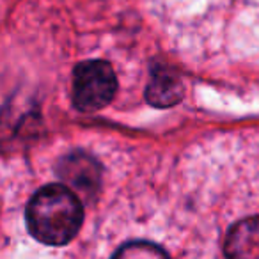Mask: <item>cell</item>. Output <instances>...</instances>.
Returning a JSON list of instances; mask_svg holds the SVG:
<instances>
[{"label": "cell", "mask_w": 259, "mask_h": 259, "mask_svg": "<svg viewBox=\"0 0 259 259\" xmlns=\"http://www.w3.org/2000/svg\"><path fill=\"white\" fill-rule=\"evenodd\" d=\"M158 255H167V252L148 241L126 243L115 252V257H158Z\"/></svg>", "instance_id": "8992f818"}, {"label": "cell", "mask_w": 259, "mask_h": 259, "mask_svg": "<svg viewBox=\"0 0 259 259\" xmlns=\"http://www.w3.org/2000/svg\"><path fill=\"white\" fill-rule=\"evenodd\" d=\"M185 96L183 80L167 66H156L151 73L146 98L151 105L158 108H167L178 105Z\"/></svg>", "instance_id": "277c9868"}, {"label": "cell", "mask_w": 259, "mask_h": 259, "mask_svg": "<svg viewBox=\"0 0 259 259\" xmlns=\"http://www.w3.org/2000/svg\"><path fill=\"white\" fill-rule=\"evenodd\" d=\"M83 222L82 199L66 185H48L27 206V227L37 241L52 247L69 243Z\"/></svg>", "instance_id": "6da1fadb"}, {"label": "cell", "mask_w": 259, "mask_h": 259, "mask_svg": "<svg viewBox=\"0 0 259 259\" xmlns=\"http://www.w3.org/2000/svg\"><path fill=\"white\" fill-rule=\"evenodd\" d=\"M117 78L105 61L80 62L73 73V105L80 112H96L107 107L115 96Z\"/></svg>", "instance_id": "7a4b0ae2"}, {"label": "cell", "mask_w": 259, "mask_h": 259, "mask_svg": "<svg viewBox=\"0 0 259 259\" xmlns=\"http://www.w3.org/2000/svg\"><path fill=\"white\" fill-rule=\"evenodd\" d=\"M229 257H259V217H248L229 229L224 243Z\"/></svg>", "instance_id": "5b68a950"}, {"label": "cell", "mask_w": 259, "mask_h": 259, "mask_svg": "<svg viewBox=\"0 0 259 259\" xmlns=\"http://www.w3.org/2000/svg\"><path fill=\"white\" fill-rule=\"evenodd\" d=\"M57 172L62 183L78 194L80 199H93L98 194L101 183L100 163L87 153L75 151L64 156L59 163Z\"/></svg>", "instance_id": "3957f363"}]
</instances>
